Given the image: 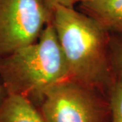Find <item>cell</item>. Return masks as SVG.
Wrapping results in <instances>:
<instances>
[{"label":"cell","mask_w":122,"mask_h":122,"mask_svg":"<svg viewBox=\"0 0 122 122\" xmlns=\"http://www.w3.org/2000/svg\"><path fill=\"white\" fill-rule=\"evenodd\" d=\"M69 78V71L52 22L33 44L0 58V79L7 94L39 100L48 87Z\"/></svg>","instance_id":"2"},{"label":"cell","mask_w":122,"mask_h":122,"mask_svg":"<svg viewBox=\"0 0 122 122\" xmlns=\"http://www.w3.org/2000/svg\"><path fill=\"white\" fill-rule=\"evenodd\" d=\"M94 89L71 79L42 93L40 112L46 122H104L105 109Z\"/></svg>","instance_id":"3"},{"label":"cell","mask_w":122,"mask_h":122,"mask_svg":"<svg viewBox=\"0 0 122 122\" xmlns=\"http://www.w3.org/2000/svg\"><path fill=\"white\" fill-rule=\"evenodd\" d=\"M83 13L106 28L122 30V0H83Z\"/></svg>","instance_id":"6"},{"label":"cell","mask_w":122,"mask_h":122,"mask_svg":"<svg viewBox=\"0 0 122 122\" xmlns=\"http://www.w3.org/2000/svg\"><path fill=\"white\" fill-rule=\"evenodd\" d=\"M82 1L83 0H44L45 4L51 11L56 5L74 8L75 5L81 3Z\"/></svg>","instance_id":"8"},{"label":"cell","mask_w":122,"mask_h":122,"mask_svg":"<svg viewBox=\"0 0 122 122\" xmlns=\"http://www.w3.org/2000/svg\"><path fill=\"white\" fill-rule=\"evenodd\" d=\"M50 22L44 0H0V58L33 44Z\"/></svg>","instance_id":"4"},{"label":"cell","mask_w":122,"mask_h":122,"mask_svg":"<svg viewBox=\"0 0 122 122\" xmlns=\"http://www.w3.org/2000/svg\"><path fill=\"white\" fill-rule=\"evenodd\" d=\"M114 63L117 69L119 81L122 82V40L119 43L114 54Z\"/></svg>","instance_id":"9"},{"label":"cell","mask_w":122,"mask_h":122,"mask_svg":"<svg viewBox=\"0 0 122 122\" xmlns=\"http://www.w3.org/2000/svg\"><path fill=\"white\" fill-rule=\"evenodd\" d=\"M52 23L69 79L94 90L108 83L111 71L105 27L86 14L61 5L52 10Z\"/></svg>","instance_id":"1"},{"label":"cell","mask_w":122,"mask_h":122,"mask_svg":"<svg viewBox=\"0 0 122 122\" xmlns=\"http://www.w3.org/2000/svg\"><path fill=\"white\" fill-rule=\"evenodd\" d=\"M0 122H46L28 97L6 94L0 102Z\"/></svg>","instance_id":"5"},{"label":"cell","mask_w":122,"mask_h":122,"mask_svg":"<svg viewBox=\"0 0 122 122\" xmlns=\"http://www.w3.org/2000/svg\"><path fill=\"white\" fill-rule=\"evenodd\" d=\"M6 92L5 90L4 86L2 84V82L0 79V102L3 100V99L4 98V97L6 96Z\"/></svg>","instance_id":"10"},{"label":"cell","mask_w":122,"mask_h":122,"mask_svg":"<svg viewBox=\"0 0 122 122\" xmlns=\"http://www.w3.org/2000/svg\"><path fill=\"white\" fill-rule=\"evenodd\" d=\"M109 106L111 122H122V82L119 81L111 89Z\"/></svg>","instance_id":"7"}]
</instances>
